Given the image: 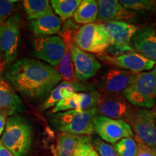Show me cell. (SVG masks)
Listing matches in <instances>:
<instances>
[{
	"mask_svg": "<svg viewBox=\"0 0 156 156\" xmlns=\"http://www.w3.org/2000/svg\"><path fill=\"white\" fill-rule=\"evenodd\" d=\"M5 75L13 88L23 96L33 100L45 97L62 80L55 67L28 58L12 64Z\"/></svg>",
	"mask_w": 156,
	"mask_h": 156,
	"instance_id": "cell-1",
	"label": "cell"
},
{
	"mask_svg": "<svg viewBox=\"0 0 156 156\" xmlns=\"http://www.w3.org/2000/svg\"><path fill=\"white\" fill-rule=\"evenodd\" d=\"M95 107L87 109H75L56 113L51 122L58 131L78 136H88L95 131L94 120L97 116Z\"/></svg>",
	"mask_w": 156,
	"mask_h": 156,
	"instance_id": "cell-2",
	"label": "cell"
},
{
	"mask_svg": "<svg viewBox=\"0 0 156 156\" xmlns=\"http://www.w3.org/2000/svg\"><path fill=\"white\" fill-rule=\"evenodd\" d=\"M0 142L15 156H28L32 145L30 125L19 115L9 116Z\"/></svg>",
	"mask_w": 156,
	"mask_h": 156,
	"instance_id": "cell-3",
	"label": "cell"
},
{
	"mask_svg": "<svg viewBox=\"0 0 156 156\" xmlns=\"http://www.w3.org/2000/svg\"><path fill=\"white\" fill-rule=\"evenodd\" d=\"M122 95L136 107L148 109L154 107L156 101V76L153 69L136 74Z\"/></svg>",
	"mask_w": 156,
	"mask_h": 156,
	"instance_id": "cell-4",
	"label": "cell"
},
{
	"mask_svg": "<svg viewBox=\"0 0 156 156\" xmlns=\"http://www.w3.org/2000/svg\"><path fill=\"white\" fill-rule=\"evenodd\" d=\"M75 46L87 53L101 54L112 44L102 23L84 25L76 31L74 37Z\"/></svg>",
	"mask_w": 156,
	"mask_h": 156,
	"instance_id": "cell-5",
	"label": "cell"
},
{
	"mask_svg": "<svg viewBox=\"0 0 156 156\" xmlns=\"http://www.w3.org/2000/svg\"><path fill=\"white\" fill-rule=\"evenodd\" d=\"M21 44L20 17L14 15L0 25V51L7 63L16 59Z\"/></svg>",
	"mask_w": 156,
	"mask_h": 156,
	"instance_id": "cell-6",
	"label": "cell"
},
{
	"mask_svg": "<svg viewBox=\"0 0 156 156\" xmlns=\"http://www.w3.org/2000/svg\"><path fill=\"white\" fill-rule=\"evenodd\" d=\"M130 126L136 140L149 147H156V107L136 109Z\"/></svg>",
	"mask_w": 156,
	"mask_h": 156,
	"instance_id": "cell-7",
	"label": "cell"
},
{
	"mask_svg": "<svg viewBox=\"0 0 156 156\" xmlns=\"http://www.w3.org/2000/svg\"><path fill=\"white\" fill-rule=\"evenodd\" d=\"M35 57L44 61L52 67H56L65 53L66 46L60 36H39L32 44Z\"/></svg>",
	"mask_w": 156,
	"mask_h": 156,
	"instance_id": "cell-8",
	"label": "cell"
},
{
	"mask_svg": "<svg viewBox=\"0 0 156 156\" xmlns=\"http://www.w3.org/2000/svg\"><path fill=\"white\" fill-rule=\"evenodd\" d=\"M136 74L137 73L119 68H109L103 72L99 81L101 97L122 95L124 91L133 80Z\"/></svg>",
	"mask_w": 156,
	"mask_h": 156,
	"instance_id": "cell-9",
	"label": "cell"
},
{
	"mask_svg": "<svg viewBox=\"0 0 156 156\" xmlns=\"http://www.w3.org/2000/svg\"><path fill=\"white\" fill-rule=\"evenodd\" d=\"M95 131L103 141L116 144L124 138L134 137L132 126L123 120L113 119L97 115L94 120Z\"/></svg>",
	"mask_w": 156,
	"mask_h": 156,
	"instance_id": "cell-10",
	"label": "cell"
},
{
	"mask_svg": "<svg viewBox=\"0 0 156 156\" xmlns=\"http://www.w3.org/2000/svg\"><path fill=\"white\" fill-rule=\"evenodd\" d=\"M97 114L113 119L123 120L130 125L136 109L134 106L124 98L123 95L104 98L95 107Z\"/></svg>",
	"mask_w": 156,
	"mask_h": 156,
	"instance_id": "cell-11",
	"label": "cell"
},
{
	"mask_svg": "<svg viewBox=\"0 0 156 156\" xmlns=\"http://www.w3.org/2000/svg\"><path fill=\"white\" fill-rule=\"evenodd\" d=\"M70 51L74 71L77 80L84 82L96 75L102 65L94 56L80 49L75 44Z\"/></svg>",
	"mask_w": 156,
	"mask_h": 156,
	"instance_id": "cell-12",
	"label": "cell"
},
{
	"mask_svg": "<svg viewBox=\"0 0 156 156\" xmlns=\"http://www.w3.org/2000/svg\"><path fill=\"white\" fill-rule=\"evenodd\" d=\"M102 55V54H101ZM102 59L119 69L127 70L134 73H140L153 70L156 62L137 52L124 54L116 57L102 55Z\"/></svg>",
	"mask_w": 156,
	"mask_h": 156,
	"instance_id": "cell-13",
	"label": "cell"
},
{
	"mask_svg": "<svg viewBox=\"0 0 156 156\" xmlns=\"http://www.w3.org/2000/svg\"><path fill=\"white\" fill-rule=\"evenodd\" d=\"M98 15L97 20L98 23L112 21H124L134 17L135 12L125 8L117 0H99Z\"/></svg>",
	"mask_w": 156,
	"mask_h": 156,
	"instance_id": "cell-14",
	"label": "cell"
},
{
	"mask_svg": "<svg viewBox=\"0 0 156 156\" xmlns=\"http://www.w3.org/2000/svg\"><path fill=\"white\" fill-rule=\"evenodd\" d=\"M112 44L117 46H132V40L137 32L135 25L125 21H112L102 23Z\"/></svg>",
	"mask_w": 156,
	"mask_h": 156,
	"instance_id": "cell-15",
	"label": "cell"
},
{
	"mask_svg": "<svg viewBox=\"0 0 156 156\" xmlns=\"http://www.w3.org/2000/svg\"><path fill=\"white\" fill-rule=\"evenodd\" d=\"M24 109L20 97L17 95L9 82L0 76V113L12 116L22 113Z\"/></svg>",
	"mask_w": 156,
	"mask_h": 156,
	"instance_id": "cell-16",
	"label": "cell"
},
{
	"mask_svg": "<svg viewBox=\"0 0 156 156\" xmlns=\"http://www.w3.org/2000/svg\"><path fill=\"white\" fill-rule=\"evenodd\" d=\"M136 52L156 62V30L151 26L137 30L132 40Z\"/></svg>",
	"mask_w": 156,
	"mask_h": 156,
	"instance_id": "cell-17",
	"label": "cell"
},
{
	"mask_svg": "<svg viewBox=\"0 0 156 156\" xmlns=\"http://www.w3.org/2000/svg\"><path fill=\"white\" fill-rule=\"evenodd\" d=\"M88 90L90 89L83 84L69 83L66 81L62 82L51 90L49 95L43 104L42 108L46 110L51 107H54L60 101L73 93H80V91H87Z\"/></svg>",
	"mask_w": 156,
	"mask_h": 156,
	"instance_id": "cell-18",
	"label": "cell"
},
{
	"mask_svg": "<svg viewBox=\"0 0 156 156\" xmlns=\"http://www.w3.org/2000/svg\"><path fill=\"white\" fill-rule=\"evenodd\" d=\"M74 37L73 32L70 30L65 31L63 34V38L66 46L65 53L60 63L56 66V70L62 76L64 81L69 83H77L76 77L73 62L71 59V47L74 44Z\"/></svg>",
	"mask_w": 156,
	"mask_h": 156,
	"instance_id": "cell-19",
	"label": "cell"
},
{
	"mask_svg": "<svg viewBox=\"0 0 156 156\" xmlns=\"http://www.w3.org/2000/svg\"><path fill=\"white\" fill-rule=\"evenodd\" d=\"M61 28V20L54 12L30 22L31 30L38 37L54 36L59 32Z\"/></svg>",
	"mask_w": 156,
	"mask_h": 156,
	"instance_id": "cell-20",
	"label": "cell"
},
{
	"mask_svg": "<svg viewBox=\"0 0 156 156\" xmlns=\"http://www.w3.org/2000/svg\"><path fill=\"white\" fill-rule=\"evenodd\" d=\"M98 4L95 0H83L73 15V19L78 24H91L97 21Z\"/></svg>",
	"mask_w": 156,
	"mask_h": 156,
	"instance_id": "cell-21",
	"label": "cell"
},
{
	"mask_svg": "<svg viewBox=\"0 0 156 156\" xmlns=\"http://www.w3.org/2000/svg\"><path fill=\"white\" fill-rule=\"evenodd\" d=\"M81 136L62 132L58 136L54 156H72Z\"/></svg>",
	"mask_w": 156,
	"mask_h": 156,
	"instance_id": "cell-22",
	"label": "cell"
},
{
	"mask_svg": "<svg viewBox=\"0 0 156 156\" xmlns=\"http://www.w3.org/2000/svg\"><path fill=\"white\" fill-rule=\"evenodd\" d=\"M23 7L30 20L53 12V9L48 0H25L23 2Z\"/></svg>",
	"mask_w": 156,
	"mask_h": 156,
	"instance_id": "cell-23",
	"label": "cell"
},
{
	"mask_svg": "<svg viewBox=\"0 0 156 156\" xmlns=\"http://www.w3.org/2000/svg\"><path fill=\"white\" fill-rule=\"evenodd\" d=\"M75 109H85V93H75L60 101L53 107L54 114L67 112Z\"/></svg>",
	"mask_w": 156,
	"mask_h": 156,
	"instance_id": "cell-24",
	"label": "cell"
},
{
	"mask_svg": "<svg viewBox=\"0 0 156 156\" xmlns=\"http://www.w3.org/2000/svg\"><path fill=\"white\" fill-rule=\"evenodd\" d=\"M82 0H51L52 9L61 20H66L73 16Z\"/></svg>",
	"mask_w": 156,
	"mask_h": 156,
	"instance_id": "cell-25",
	"label": "cell"
},
{
	"mask_svg": "<svg viewBox=\"0 0 156 156\" xmlns=\"http://www.w3.org/2000/svg\"><path fill=\"white\" fill-rule=\"evenodd\" d=\"M118 156H135L137 153V144L133 138H124L113 145Z\"/></svg>",
	"mask_w": 156,
	"mask_h": 156,
	"instance_id": "cell-26",
	"label": "cell"
},
{
	"mask_svg": "<svg viewBox=\"0 0 156 156\" xmlns=\"http://www.w3.org/2000/svg\"><path fill=\"white\" fill-rule=\"evenodd\" d=\"M119 3L129 10L150 11L154 5V2L150 0H120Z\"/></svg>",
	"mask_w": 156,
	"mask_h": 156,
	"instance_id": "cell-27",
	"label": "cell"
},
{
	"mask_svg": "<svg viewBox=\"0 0 156 156\" xmlns=\"http://www.w3.org/2000/svg\"><path fill=\"white\" fill-rule=\"evenodd\" d=\"M92 142L94 145V149L100 156H118L114 146L98 138L92 140Z\"/></svg>",
	"mask_w": 156,
	"mask_h": 156,
	"instance_id": "cell-28",
	"label": "cell"
},
{
	"mask_svg": "<svg viewBox=\"0 0 156 156\" xmlns=\"http://www.w3.org/2000/svg\"><path fill=\"white\" fill-rule=\"evenodd\" d=\"M93 148L90 137L89 136H81L72 156H87Z\"/></svg>",
	"mask_w": 156,
	"mask_h": 156,
	"instance_id": "cell-29",
	"label": "cell"
},
{
	"mask_svg": "<svg viewBox=\"0 0 156 156\" xmlns=\"http://www.w3.org/2000/svg\"><path fill=\"white\" fill-rule=\"evenodd\" d=\"M15 4L9 0H0V25L9 18L15 9Z\"/></svg>",
	"mask_w": 156,
	"mask_h": 156,
	"instance_id": "cell-30",
	"label": "cell"
},
{
	"mask_svg": "<svg viewBox=\"0 0 156 156\" xmlns=\"http://www.w3.org/2000/svg\"><path fill=\"white\" fill-rule=\"evenodd\" d=\"M135 141L138 147L137 153H136L135 156H155L153 148L147 147V146L144 145L142 142L136 139Z\"/></svg>",
	"mask_w": 156,
	"mask_h": 156,
	"instance_id": "cell-31",
	"label": "cell"
},
{
	"mask_svg": "<svg viewBox=\"0 0 156 156\" xmlns=\"http://www.w3.org/2000/svg\"><path fill=\"white\" fill-rule=\"evenodd\" d=\"M7 115L2 113H0V136L5 131V127L6 126V122H7Z\"/></svg>",
	"mask_w": 156,
	"mask_h": 156,
	"instance_id": "cell-32",
	"label": "cell"
},
{
	"mask_svg": "<svg viewBox=\"0 0 156 156\" xmlns=\"http://www.w3.org/2000/svg\"><path fill=\"white\" fill-rule=\"evenodd\" d=\"M0 156H15L0 142Z\"/></svg>",
	"mask_w": 156,
	"mask_h": 156,
	"instance_id": "cell-33",
	"label": "cell"
},
{
	"mask_svg": "<svg viewBox=\"0 0 156 156\" xmlns=\"http://www.w3.org/2000/svg\"><path fill=\"white\" fill-rule=\"evenodd\" d=\"M87 156H100V155H98V153H97V151H95L94 148H93Z\"/></svg>",
	"mask_w": 156,
	"mask_h": 156,
	"instance_id": "cell-34",
	"label": "cell"
},
{
	"mask_svg": "<svg viewBox=\"0 0 156 156\" xmlns=\"http://www.w3.org/2000/svg\"><path fill=\"white\" fill-rule=\"evenodd\" d=\"M2 54H1V51H0V73L2 71Z\"/></svg>",
	"mask_w": 156,
	"mask_h": 156,
	"instance_id": "cell-35",
	"label": "cell"
},
{
	"mask_svg": "<svg viewBox=\"0 0 156 156\" xmlns=\"http://www.w3.org/2000/svg\"><path fill=\"white\" fill-rule=\"evenodd\" d=\"M153 71H154V73H155V75L156 76V65L155 66V67L153 68Z\"/></svg>",
	"mask_w": 156,
	"mask_h": 156,
	"instance_id": "cell-36",
	"label": "cell"
},
{
	"mask_svg": "<svg viewBox=\"0 0 156 156\" xmlns=\"http://www.w3.org/2000/svg\"><path fill=\"white\" fill-rule=\"evenodd\" d=\"M154 152H155V156H156V147L154 148Z\"/></svg>",
	"mask_w": 156,
	"mask_h": 156,
	"instance_id": "cell-37",
	"label": "cell"
}]
</instances>
